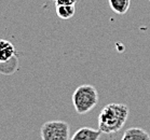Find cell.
I'll return each mask as SVG.
<instances>
[{"instance_id":"obj_1","label":"cell","mask_w":150,"mask_h":140,"mask_svg":"<svg viewBox=\"0 0 150 140\" xmlns=\"http://www.w3.org/2000/svg\"><path fill=\"white\" fill-rule=\"evenodd\" d=\"M130 110L123 103H108L98 115V129L102 134H115L122 129L129 117Z\"/></svg>"},{"instance_id":"obj_2","label":"cell","mask_w":150,"mask_h":140,"mask_svg":"<svg viewBox=\"0 0 150 140\" xmlns=\"http://www.w3.org/2000/svg\"><path fill=\"white\" fill-rule=\"evenodd\" d=\"M98 103V93L93 85L83 84L78 86L72 94V103L78 114H86Z\"/></svg>"},{"instance_id":"obj_3","label":"cell","mask_w":150,"mask_h":140,"mask_svg":"<svg viewBox=\"0 0 150 140\" xmlns=\"http://www.w3.org/2000/svg\"><path fill=\"white\" fill-rule=\"evenodd\" d=\"M40 135L42 140H70V127L65 121H48L41 126Z\"/></svg>"},{"instance_id":"obj_4","label":"cell","mask_w":150,"mask_h":140,"mask_svg":"<svg viewBox=\"0 0 150 140\" xmlns=\"http://www.w3.org/2000/svg\"><path fill=\"white\" fill-rule=\"evenodd\" d=\"M102 132L92 127H80L76 133L70 137V140H99Z\"/></svg>"},{"instance_id":"obj_5","label":"cell","mask_w":150,"mask_h":140,"mask_svg":"<svg viewBox=\"0 0 150 140\" xmlns=\"http://www.w3.org/2000/svg\"><path fill=\"white\" fill-rule=\"evenodd\" d=\"M15 55H16V50L14 45L8 40L0 39V64L8 62Z\"/></svg>"},{"instance_id":"obj_6","label":"cell","mask_w":150,"mask_h":140,"mask_svg":"<svg viewBox=\"0 0 150 140\" xmlns=\"http://www.w3.org/2000/svg\"><path fill=\"white\" fill-rule=\"evenodd\" d=\"M121 140H150V135L139 127H131L123 134Z\"/></svg>"},{"instance_id":"obj_7","label":"cell","mask_w":150,"mask_h":140,"mask_svg":"<svg viewBox=\"0 0 150 140\" xmlns=\"http://www.w3.org/2000/svg\"><path fill=\"white\" fill-rule=\"evenodd\" d=\"M108 2L110 9L119 15L125 14L131 6V0H108Z\"/></svg>"},{"instance_id":"obj_8","label":"cell","mask_w":150,"mask_h":140,"mask_svg":"<svg viewBox=\"0 0 150 140\" xmlns=\"http://www.w3.org/2000/svg\"><path fill=\"white\" fill-rule=\"evenodd\" d=\"M17 67H18V59H17V55H15L14 57L9 59L8 62L0 64V72L2 75H11L16 71Z\"/></svg>"},{"instance_id":"obj_9","label":"cell","mask_w":150,"mask_h":140,"mask_svg":"<svg viewBox=\"0 0 150 140\" xmlns=\"http://www.w3.org/2000/svg\"><path fill=\"white\" fill-rule=\"evenodd\" d=\"M76 12V6H56V15L62 20H69Z\"/></svg>"},{"instance_id":"obj_10","label":"cell","mask_w":150,"mask_h":140,"mask_svg":"<svg viewBox=\"0 0 150 140\" xmlns=\"http://www.w3.org/2000/svg\"><path fill=\"white\" fill-rule=\"evenodd\" d=\"M55 6H76L77 0H54Z\"/></svg>"},{"instance_id":"obj_11","label":"cell","mask_w":150,"mask_h":140,"mask_svg":"<svg viewBox=\"0 0 150 140\" xmlns=\"http://www.w3.org/2000/svg\"><path fill=\"white\" fill-rule=\"evenodd\" d=\"M149 1H150V0H149Z\"/></svg>"}]
</instances>
